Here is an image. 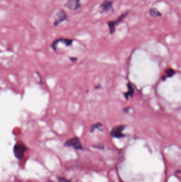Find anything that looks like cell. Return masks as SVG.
Wrapping results in <instances>:
<instances>
[{"mask_svg":"<svg viewBox=\"0 0 181 182\" xmlns=\"http://www.w3.org/2000/svg\"><path fill=\"white\" fill-rule=\"evenodd\" d=\"M66 147H71L76 150H82L83 149L80 140L77 137H74L72 139H69L64 143Z\"/></svg>","mask_w":181,"mask_h":182,"instance_id":"6","label":"cell"},{"mask_svg":"<svg viewBox=\"0 0 181 182\" xmlns=\"http://www.w3.org/2000/svg\"><path fill=\"white\" fill-rule=\"evenodd\" d=\"M175 71L172 69H169L166 70V74L167 77H172L175 74Z\"/></svg>","mask_w":181,"mask_h":182,"instance_id":"11","label":"cell"},{"mask_svg":"<svg viewBox=\"0 0 181 182\" xmlns=\"http://www.w3.org/2000/svg\"><path fill=\"white\" fill-rule=\"evenodd\" d=\"M73 41H74L73 39H67V38H64V37L58 38V39H55L54 41L53 42V43L51 44V48H52L53 50L56 51L58 49V43H62L64 44L65 46H70L72 44Z\"/></svg>","mask_w":181,"mask_h":182,"instance_id":"4","label":"cell"},{"mask_svg":"<svg viewBox=\"0 0 181 182\" xmlns=\"http://www.w3.org/2000/svg\"><path fill=\"white\" fill-rule=\"evenodd\" d=\"M102 126L101 125V124H100V123H97V124H94V125H93L91 127V132H93L94 130H95L96 128H99V127Z\"/></svg>","mask_w":181,"mask_h":182,"instance_id":"12","label":"cell"},{"mask_svg":"<svg viewBox=\"0 0 181 182\" xmlns=\"http://www.w3.org/2000/svg\"><path fill=\"white\" fill-rule=\"evenodd\" d=\"M126 126L123 125H120L119 126H117L112 128L110 132V135L113 137L114 138H122L125 136V135L123 134V130H124Z\"/></svg>","mask_w":181,"mask_h":182,"instance_id":"5","label":"cell"},{"mask_svg":"<svg viewBox=\"0 0 181 182\" xmlns=\"http://www.w3.org/2000/svg\"><path fill=\"white\" fill-rule=\"evenodd\" d=\"M27 150V147L25 145L21 144H17L13 147V152L16 158L21 159L24 156L25 152Z\"/></svg>","mask_w":181,"mask_h":182,"instance_id":"3","label":"cell"},{"mask_svg":"<svg viewBox=\"0 0 181 182\" xmlns=\"http://www.w3.org/2000/svg\"><path fill=\"white\" fill-rule=\"evenodd\" d=\"M113 0H104L103 2L100 5V8H101V13H106L110 10L114 11L113 8Z\"/></svg>","mask_w":181,"mask_h":182,"instance_id":"8","label":"cell"},{"mask_svg":"<svg viewBox=\"0 0 181 182\" xmlns=\"http://www.w3.org/2000/svg\"><path fill=\"white\" fill-rule=\"evenodd\" d=\"M127 87H128V91L127 93L124 94V96L125 98H127V99H128L129 97H132L134 93L133 87L132 86L131 83H129L127 84Z\"/></svg>","mask_w":181,"mask_h":182,"instance_id":"9","label":"cell"},{"mask_svg":"<svg viewBox=\"0 0 181 182\" xmlns=\"http://www.w3.org/2000/svg\"><path fill=\"white\" fill-rule=\"evenodd\" d=\"M64 7L72 11H77L81 7L80 0H67Z\"/></svg>","mask_w":181,"mask_h":182,"instance_id":"7","label":"cell"},{"mask_svg":"<svg viewBox=\"0 0 181 182\" xmlns=\"http://www.w3.org/2000/svg\"><path fill=\"white\" fill-rule=\"evenodd\" d=\"M129 13V11H126L124 13L121 14V15H120L117 19L110 21V22H107L108 26L110 28V33L111 35L114 34V33L116 30V27L121 24V22H123V20L127 17Z\"/></svg>","mask_w":181,"mask_h":182,"instance_id":"1","label":"cell"},{"mask_svg":"<svg viewBox=\"0 0 181 182\" xmlns=\"http://www.w3.org/2000/svg\"><path fill=\"white\" fill-rule=\"evenodd\" d=\"M67 15L63 9L59 10L55 15L53 26L55 27L58 26L67 20Z\"/></svg>","mask_w":181,"mask_h":182,"instance_id":"2","label":"cell"},{"mask_svg":"<svg viewBox=\"0 0 181 182\" xmlns=\"http://www.w3.org/2000/svg\"><path fill=\"white\" fill-rule=\"evenodd\" d=\"M58 182H71L69 180L65 179L64 178H59L58 179Z\"/></svg>","mask_w":181,"mask_h":182,"instance_id":"13","label":"cell"},{"mask_svg":"<svg viewBox=\"0 0 181 182\" xmlns=\"http://www.w3.org/2000/svg\"><path fill=\"white\" fill-rule=\"evenodd\" d=\"M149 14L151 17L153 18L159 17L162 16L161 12L158 11V10L156 8H153V9H150L149 12Z\"/></svg>","mask_w":181,"mask_h":182,"instance_id":"10","label":"cell"}]
</instances>
